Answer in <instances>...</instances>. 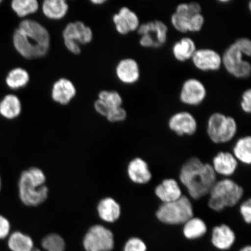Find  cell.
<instances>
[{"instance_id":"ac0fdd59","label":"cell","mask_w":251,"mask_h":251,"mask_svg":"<svg viewBox=\"0 0 251 251\" xmlns=\"http://www.w3.org/2000/svg\"><path fill=\"white\" fill-rule=\"evenodd\" d=\"M137 32L141 36L149 34L155 40L156 48L164 45L167 40L168 29L162 21H155L140 25Z\"/></svg>"},{"instance_id":"b9f144b4","label":"cell","mask_w":251,"mask_h":251,"mask_svg":"<svg viewBox=\"0 0 251 251\" xmlns=\"http://www.w3.org/2000/svg\"><path fill=\"white\" fill-rule=\"evenodd\" d=\"M189 7L191 14L193 15L201 14V7L199 3L196 2H191L188 4Z\"/></svg>"},{"instance_id":"3957f363","label":"cell","mask_w":251,"mask_h":251,"mask_svg":"<svg viewBox=\"0 0 251 251\" xmlns=\"http://www.w3.org/2000/svg\"><path fill=\"white\" fill-rule=\"evenodd\" d=\"M46 182L45 173L39 168L31 167L22 172L18 181L21 202L27 206H37L45 202L49 192Z\"/></svg>"},{"instance_id":"60d3db41","label":"cell","mask_w":251,"mask_h":251,"mask_svg":"<svg viewBox=\"0 0 251 251\" xmlns=\"http://www.w3.org/2000/svg\"><path fill=\"white\" fill-rule=\"evenodd\" d=\"M140 45L145 48H150V47L156 48L155 40L149 34H144V35L141 36Z\"/></svg>"},{"instance_id":"8d00e7d4","label":"cell","mask_w":251,"mask_h":251,"mask_svg":"<svg viewBox=\"0 0 251 251\" xmlns=\"http://www.w3.org/2000/svg\"><path fill=\"white\" fill-rule=\"evenodd\" d=\"M240 213L244 221L247 224L251 222V200L250 199L244 201L240 206Z\"/></svg>"},{"instance_id":"603a6c76","label":"cell","mask_w":251,"mask_h":251,"mask_svg":"<svg viewBox=\"0 0 251 251\" xmlns=\"http://www.w3.org/2000/svg\"><path fill=\"white\" fill-rule=\"evenodd\" d=\"M69 6L64 0H46L42 5L44 15L52 20H59L65 17Z\"/></svg>"},{"instance_id":"ee69618b","label":"cell","mask_w":251,"mask_h":251,"mask_svg":"<svg viewBox=\"0 0 251 251\" xmlns=\"http://www.w3.org/2000/svg\"><path fill=\"white\" fill-rule=\"evenodd\" d=\"M240 251H251V246L245 247L242 250H241Z\"/></svg>"},{"instance_id":"7402d4cb","label":"cell","mask_w":251,"mask_h":251,"mask_svg":"<svg viewBox=\"0 0 251 251\" xmlns=\"http://www.w3.org/2000/svg\"><path fill=\"white\" fill-rule=\"evenodd\" d=\"M30 75L25 69L18 67L9 71L5 78V84L11 91L23 89L29 83Z\"/></svg>"},{"instance_id":"7c38bea8","label":"cell","mask_w":251,"mask_h":251,"mask_svg":"<svg viewBox=\"0 0 251 251\" xmlns=\"http://www.w3.org/2000/svg\"><path fill=\"white\" fill-rule=\"evenodd\" d=\"M191 59L198 70L204 72L218 71L222 65L221 56L209 49L197 50Z\"/></svg>"},{"instance_id":"836d02e7","label":"cell","mask_w":251,"mask_h":251,"mask_svg":"<svg viewBox=\"0 0 251 251\" xmlns=\"http://www.w3.org/2000/svg\"><path fill=\"white\" fill-rule=\"evenodd\" d=\"M145 243L140 238L132 237L126 243L124 251H146Z\"/></svg>"},{"instance_id":"44dd1931","label":"cell","mask_w":251,"mask_h":251,"mask_svg":"<svg viewBox=\"0 0 251 251\" xmlns=\"http://www.w3.org/2000/svg\"><path fill=\"white\" fill-rule=\"evenodd\" d=\"M97 212L102 221L112 224L120 218L122 209L117 201L111 197H106L99 202Z\"/></svg>"},{"instance_id":"ab89813d","label":"cell","mask_w":251,"mask_h":251,"mask_svg":"<svg viewBox=\"0 0 251 251\" xmlns=\"http://www.w3.org/2000/svg\"><path fill=\"white\" fill-rule=\"evenodd\" d=\"M94 106L96 111L100 115L103 116V117H106L110 109L104 102L102 101V100L98 99L94 102Z\"/></svg>"},{"instance_id":"9c48e42d","label":"cell","mask_w":251,"mask_h":251,"mask_svg":"<svg viewBox=\"0 0 251 251\" xmlns=\"http://www.w3.org/2000/svg\"><path fill=\"white\" fill-rule=\"evenodd\" d=\"M83 246L86 251H111L114 247V234L102 225H94L84 236Z\"/></svg>"},{"instance_id":"bcb514c9","label":"cell","mask_w":251,"mask_h":251,"mask_svg":"<svg viewBox=\"0 0 251 251\" xmlns=\"http://www.w3.org/2000/svg\"><path fill=\"white\" fill-rule=\"evenodd\" d=\"M251 2H250V3H249V9H250V10H251Z\"/></svg>"},{"instance_id":"74e56055","label":"cell","mask_w":251,"mask_h":251,"mask_svg":"<svg viewBox=\"0 0 251 251\" xmlns=\"http://www.w3.org/2000/svg\"><path fill=\"white\" fill-rule=\"evenodd\" d=\"M238 48L240 49L243 54L250 56L251 54V42L249 39L246 37H241L237 39L235 43Z\"/></svg>"},{"instance_id":"f546056e","label":"cell","mask_w":251,"mask_h":251,"mask_svg":"<svg viewBox=\"0 0 251 251\" xmlns=\"http://www.w3.org/2000/svg\"><path fill=\"white\" fill-rule=\"evenodd\" d=\"M42 246L46 251H65V243L60 235L52 233L47 235L42 241ZM32 251H41L33 249Z\"/></svg>"},{"instance_id":"9a60e30c","label":"cell","mask_w":251,"mask_h":251,"mask_svg":"<svg viewBox=\"0 0 251 251\" xmlns=\"http://www.w3.org/2000/svg\"><path fill=\"white\" fill-rule=\"evenodd\" d=\"M154 193L162 203L175 201L183 196L179 183L173 178H165L157 185Z\"/></svg>"},{"instance_id":"83f0119b","label":"cell","mask_w":251,"mask_h":251,"mask_svg":"<svg viewBox=\"0 0 251 251\" xmlns=\"http://www.w3.org/2000/svg\"><path fill=\"white\" fill-rule=\"evenodd\" d=\"M10 6L17 17L24 18L27 16L36 13L39 8L36 0H12Z\"/></svg>"},{"instance_id":"e575fe53","label":"cell","mask_w":251,"mask_h":251,"mask_svg":"<svg viewBox=\"0 0 251 251\" xmlns=\"http://www.w3.org/2000/svg\"><path fill=\"white\" fill-rule=\"evenodd\" d=\"M205 19L201 14L193 16L190 19L189 32H199L202 29Z\"/></svg>"},{"instance_id":"277c9868","label":"cell","mask_w":251,"mask_h":251,"mask_svg":"<svg viewBox=\"0 0 251 251\" xmlns=\"http://www.w3.org/2000/svg\"><path fill=\"white\" fill-rule=\"evenodd\" d=\"M244 194V188L239 184L230 178H225L216 181L210 191L208 205L213 211L222 212L239 203Z\"/></svg>"},{"instance_id":"d6986e66","label":"cell","mask_w":251,"mask_h":251,"mask_svg":"<svg viewBox=\"0 0 251 251\" xmlns=\"http://www.w3.org/2000/svg\"><path fill=\"white\" fill-rule=\"evenodd\" d=\"M23 111L21 100L10 90L0 101V116L6 120L14 121L20 117Z\"/></svg>"},{"instance_id":"8fae6325","label":"cell","mask_w":251,"mask_h":251,"mask_svg":"<svg viewBox=\"0 0 251 251\" xmlns=\"http://www.w3.org/2000/svg\"><path fill=\"white\" fill-rule=\"evenodd\" d=\"M169 129L178 136H193L198 128L195 117L187 111L176 113L168 121Z\"/></svg>"},{"instance_id":"5bb4252c","label":"cell","mask_w":251,"mask_h":251,"mask_svg":"<svg viewBox=\"0 0 251 251\" xmlns=\"http://www.w3.org/2000/svg\"><path fill=\"white\" fill-rule=\"evenodd\" d=\"M238 164L232 152L220 151L213 157L211 165L216 175L228 178L236 172Z\"/></svg>"},{"instance_id":"7a4b0ae2","label":"cell","mask_w":251,"mask_h":251,"mask_svg":"<svg viewBox=\"0 0 251 251\" xmlns=\"http://www.w3.org/2000/svg\"><path fill=\"white\" fill-rule=\"evenodd\" d=\"M179 179L189 197L199 200L208 195L217 181V175L211 164L203 162L197 157H192L182 165Z\"/></svg>"},{"instance_id":"4fadbf2b","label":"cell","mask_w":251,"mask_h":251,"mask_svg":"<svg viewBox=\"0 0 251 251\" xmlns=\"http://www.w3.org/2000/svg\"><path fill=\"white\" fill-rule=\"evenodd\" d=\"M127 174L133 183L139 185L148 184L152 178L148 163L140 157H136L128 163Z\"/></svg>"},{"instance_id":"30bf717a","label":"cell","mask_w":251,"mask_h":251,"mask_svg":"<svg viewBox=\"0 0 251 251\" xmlns=\"http://www.w3.org/2000/svg\"><path fill=\"white\" fill-rule=\"evenodd\" d=\"M206 90L204 84L197 78H188L184 81L180 93L182 103L190 106H197L205 100Z\"/></svg>"},{"instance_id":"484cf974","label":"cell","mask_w":251,"mask_h":251,"mask_svg":"<svg viewBox=\"0 0 251 251\" xmlns=\"http://www.w3.org/2000/svg\"><path fill=\"white\" fill-rule=\"evenodd\" d=\"M233 155L238 162L246 165L251 163V137L250 136L240 138L235 142L233 149Z\"/></svg>"},{"instance_id":"ba28073f","label":"cell","mask_w":251,"mask_h":251,"mask_svg":"<svg viewBox=\"0 0 251 251\" xmlns=\"http://www.w3.org/2000/svg\"><path fill=\"white\" fill-rule=\"evenodd\" d=\"M244 55L234 43L228 47L222 57L226 70L235 77L246 78L250 76L251 66L249 61L243 59Z\"/></svg>"},{"instance_id":"f6af8a7d","label":"cell","mask_w":251,"mask_h":251,"mask_svg":"<svg viewBox=\"0 0 251 251\" xmlns=\"http://www.w3.org/2000/svg\"><path fill=\"white\" fill-rule=\"evenodd\" d=\"M2 178H1V175H0V192H1V191L2 189Z\"/></svg>"},{"instance_id":"d6a6232c","label":"cell","mask_w":251,"mask_h":251,"mask_svg":"<svg viewBox=\"0 0 251 251\" xmlns=\"http://www.w3.org/2000/svg\"><path fill=\"white\" fill-rule=\"evenodd\" d=\"M106 118L109 122H112V123L123 122L127 118V112L121 106L113 108L109 110Z\"/></svg>"},{"instance_id":"d590c367","label":"cell","mask_w":251,"mask_h":251,"mask_svg":"<svg viewBox=\"0 0 251 251\" xmlns=\"http://www.w3.org/2000/svg\"><path fill=\"white\" fill-rule=\"evenodd\" d=\"M11 224L6 216L0 214V240H4L10 234Z\"/></svg>"},{"instance_id":"f1b7e54d","label":"cell","mask_w":251,"mask_h":251,"mask_svg":"<svg viewBox=\"0 0 251 251\" xmlns=\"http://www.w3.org/2000/svg\"><path fill=\"white\" fill-rule=\"evenodd\" d=\"M117 17L119 23L130 32L137 30L140 26L139 17L127 7L121 8L117 13Z\"/></svg>"},{"instance_id":"2e32d148","label":"cell","mask_w":251,"mask_h":251,"mask_svg":"<svg viewBox=\"0 0 251 251\" xmlns=\"http://www.w3.org/2000/svg\"><path fill=\"white\" fill-rule=\"evenodd\" d=\"M116 74L121 82L126 84L136 83L140 77L139 64L132 58H125L118 63Z\"/></svg>"},{"instance_id":"5b68a950","label":"cell","mask_w":251,"mask_h":251,"mask_svg":"<svg viewBox=\"0 0 251 251\" xmlns=\"http://www.w3.org/2000/svg\"><path fill=\"white\" fill-rule=\"evenodd\" d=\"M194 216L192 202L184 196L175 201L163 203L155 212L157 219L167 225H183Z\"/></svg>"},{"instance_id":"8992f818","label":"cell","mask_w":251,"mask_h":251,"mask_svg":"<svg viewBox=\"0 0 251 251\" xmlns=\"http://www.w3.org/2000/svg\"><path fill=\"white\" fill-rule=\"evenodd\" d=\"M237 130L238 126L235 119L222 113H213L207 122V134L215 144L230 142L236 136Z\"/></svg>"},{"instance_id":"e0dca14e","label":"cell","mask_w":251,"mask_h":251,"mask_svg":"<svg viewBox=\"0 0 251 251\" xmlns=\"http://www.w3.org/2000/svg\"><path fill=\"white\" fill-rule=\"evenodd\" d=\"M76 94V88L73 83L67 78H59L53 84L51 90L52 99L59 104H68Z\"/></svg>"},{"instance_id":"7bdbcfd3","label":"cell","mask_w":251,"mask_h":251,"mask_svg":"<svg viewBox=\"0 0 251 251\" xmlns=\"http://www.w3.org/2000/svg\"><path fill=\"white\" fill-rule=\"evenodd\" d=\"M91 2L95 5H101L105 3L106 1L105 0H92Z\"/></svg>"},{"instance_id":"52a82bcc","label":"cell","mask_w":251,"mask_h":251,"mask_svg":"<svg viewBox=\"0 0 251 251\" xmlns=\"http://www.w3.org/2000/svg\"><path fill=\"white\" fill-rule=\"evenodd\" d=\"M63 39L67 49L72 54L78 55L81 52L79 45H87L92 42L93 34L90 27L82 22L69 23L62 32Z\"/></svg>"},{"instance_id":"cb8c5ba5","label":"cell","mask_w":251,"mask_h":251,"mask_svg":"<svg viewBox=\"0 0 251 251\" xmlns=\"http://www.w3.org/2000/svg\"><path fill=\"white\" fill-rule=\"evenodd\" d=\"M196 50L195 42L190 37H186L175 44L172 53L176 60L185 62L192 58Z\"/></svg>"},{"instance_id":"4dcf8cb0","label":"cell","mask_w":251,"mask_h":251,"mask_svg":"<svg viewBox=\"0 0 251 251\" xmlns=\"http://www.w3.org/2000/svg\"><path fill=\"white\" fill-rule=\"evenodd\" d=\"M99 99L104 102L110 109L121 107L123 102L121 96L115 91L103 90L99 93Z\"/></svg>"},{"instance_id":"d4e9b609","label":"cell","mask_w":251,"mask_h":251,"mask_svg":"<svg viewBox=\"0 0 251 251\" xmlns=\"http://www.w3.org/2000/svg\"><path fill=\"white\" fill-rule=\"evenodd\" d=\"M183 225V234L188 240H195L202 237L208 230L206 223L201 218L194 216Z\"/></svg>"},{"instance_id":"6da1fadb","label":"cell","mask_w":251,"mask_h":251,"mask_svg":"<svg viewBox=\"0 0 251 251\" xmlns=\"http://www.w3.org/2000/svg\"><path fill=\"white\" fill-rule=\"evenodd\" d=\"M12 42L15 51L22 57L40 58L49 51L50 36L46 28L38 22L24 19L14 30Z\"/></svg>"},{"instance_id":"4316f807","label":"cell","mask_w":251,"mask_h":251,"mask_svg":"<svg viewBox=\"0 0 251 251\" xmlns=\"http://www.w3.org/2000/svg\"><path fill=\"white\" fill-rule=\"evenodd\" d=\"M8 247L12 251H32L33 241L29 235L16 231L9 234Z\"/></svg>"},{"instance_id":"1f68e13d","label":"cell","mask_w":251,"mask_h":251,"mask_svg":"<svg viewBox=\"0 0 251 251\" xmlns=\"http://www.w3.org/2000/svg\"><path fill=\"white\" fill-rule=\"evenodd\" d=\"M190 19L184 16L174 13L172 15L171 23L176 30L180 33L189 32Z\"/></svg>"},{"instance_id":"7dc6e473","label":"cell","mask_w":251,"mask_h":251,"mask_svg":"<svg viewBox=\"0 0 251 251\" xmlns=\"http://www.w3.org/2000/svg\"><path fill=\"white\" fill-rule=\"evenodd\" d=\"M2 2V0H0V3Z\"/></svg>"},{"instance_id":"f35d334b","label":"cell","mask_w":251,"mask_h":251,"mask_svg":"<svg viewBox=\"0 0 251 251\" xmlns=\"http://www.w3.org/2000/svg\"><path fill=\"white\" fill-rule=\"evenodd\" d=\"M241 109L246 114L251 112V90L249 89L244 92L240 103Z\"/></svg>"},{"instance_id":"ffe728a7","label":"cell","mask_w":251,"mask_h":251,"mask_svg":"<svg viewBox=\"0 0 251 251\" xmlns=\"http://www.w3.org/2000/svg\"><path fill=\"white\" fill-rule=\"evenodd\" d=\"M235 234L232 228L226 224L216 226L212 229L211 241L213 246L221 250H226L233 246Z\"/></svg>"}]
</instances>
